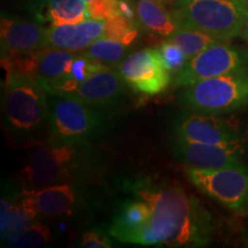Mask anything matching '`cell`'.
<instances>
[{
	"instance_id": "obj_19",
	"label": "cell",
	"mask_w": 248,
	"mask_h": 248,
	"mask_svg": "<svg viewBox=\"0 0 248 248\" xmlns=\"http://www.w3.org/2000/svg\"><path fill=\"white\" fill-rule=\"evenodd\" d=\"M135 9L137 21L150 32L168 38L178 29L175 17L162 0H136Z\"/></svg>"
},
{
	"instance_id": "obj_13",
	"label": "cell",
	"mask_w": 248,
	"mask_h": 248,
	"mask_svg": "<svg viewBox=\"0 0 248 248\" xmlns=\"http://www.w3.org/2000/svg\"><path fill=\"white\" fill-rule=\"evenodd\" d=\"M32 197L39 215L49 218L77 215L88 209L93 199L84 183L46 186L33 190Z\"/></svg>"
},
{
	"instance_id": "obj_29",
	"label": "cell",
	"mask_w": 248,
	"mask_h": 248,
	"mask_svg": "<svg viewBox=\"0 0 248 248\" xmlns=\"http://www.w3.org/2000/svg\"><path fill=\"white\" fill-rule=\"evenodd\" d=\"M162 1L164 2V4H171L173 6L176 4V2L178 1V0H162Z\"/></svg>"
},
{
	"instance_id": "obj_18",
	"label": "cell",
	"mask_w": 248,
	"mask_h": 248,
	"mask_svg": "<svg viewBox=\"0 0 248 248\" xmlns=\"http://www.w3.org/2000/svg\"><path fill=\"white\" fill-rule=\"evenodd\" d=\"M31 13L39 23L53 26L82 22L88 17L85 0H35Z\"/></svg>"
},
{
	"instance_id": "obj_10",
	"label": "cell",
	"mask_w": 248,
	"mask_h": 248,
	"mask_svg": "<svg viewBox=\"0 0 248 248\" xmlns=\"http://www.w3.org/2000/svg\"><path fill=\"white\" fill-rule=\"evenodd\" d=\"M126 85L145 95L160 94L171 83L159 48H145L130 54L117 67Z\"/></svg>"
},
{
	"instance_id": "obj_26",
	"label": "cell",
	"mask_w": 248,
	"mask_h": 248,
	"mask_svg": "<svg viewBox=\"0 0 248 248\" xmlns=\"http://www.w3.org/2000/svg\"><path fill=\"white\" fill-rule=\"evenodd\" d=\"M120 0H89L86 2L88 17L93 20L106 21L120 14Z\"/></svg>"
},
{
	"instance_id": "obj_17",
	"label": "cell",
	"mask_w": 248,
	"mask_h": 248,
	"mask_svg": "<svg viewBox=\"0 0 248 248\" xmlns=\"http://www.w3.org/2000/svg\"><path fill=\"white\" fill-rule=\"evenodd\" d=\"M101 37H105V21L86 18L77 23L52 24L46 32V47L80 53Z\"/></svg>"
},
{
	"instance_id": "obj_2",
	"label": "cell",
	"mask_w": 248,
	"mask_h": 248,
	"mask_svg": "<svg viewBox=\"0 0 248 248\" xmlns=\"http://www.w3.org/2000/svg\"><path fill=\"white\" fill-rule=\"evenodd\" d=\"M101 159L90 142L47 139L31 152L23 170L27 190L64 183H84L98 172Z\"/></svg>"
},
{
	"instance_id": "obj_15",
	"label": "cell",
	"mask_w": 248,
	"mask_h": 248,
	"mask_svg": "<svg viewBox=\"0 0 248 248\" xmlns=\"http://www.w3.org/2000/svg\"><path fill=\"white\" fill-rule=\"evenodd\" d=\"M47 28L16 17H1L0 44L2 55L26 54L46 47Z\"/></svg>"
},
{
	"instance_id": "obj_9",
	"label": "cell",
	"mask_w": 248,
	"mask_h": 248,
	"mask_svg": "<svg viewBox=\"0 0 248 248\" xmlns=\"http://www.w3.org/2000/svg\"><path fill=\"white\" fill-rule=\"evenodd\" d=\"M77 53L45 47L26 54L2 55L1 64L6 73L30 75L44 86L60 82L69 73Z\"/></svg>"
},
{
	"instance_id": "obj_21",
	"label": "cell",
	"mask_w": 248,
	"mask_h": 248,
	"mask_svg": "<svg viewBox=\"0 0 248 248\" xmlns=\"http://www.w3.org/2000/svg\"><path fill=\"white\" fill-rule=\"evenodd\" d=\"M167 39L178 45L184 51V53L187 55L188 59L195 57L200 52H202L203 49L209 47L210 45L222 42V40L217 39L215 37L208 35V33L186 27H179Z\"/></svg>"
},
{
	"instance_id": "obj_1",
	"label": "cell",
	"mask_w": 248,
	"mask_h": 248,
	"mask_svg": "<svg viewBox=\"0 0 248 248\" xmlns=\"http://www.w3.org/2000/svg\"><path fill=\"white\" fill-rule=\"evenodd\" d=\"M131 188L133 195L150 204L157 247H203L210 243L212 216L177 183L139 178Z\"/></svg>"
},
{
	"instance_id": "obj_5",
	"label": "cell",
	"mask_w": 248,
	"mask_h": 248,
	"mask_svg": "<svg viewBox=\"0 0 248 248\" xmlns=\"http://www.w3.org/2000/svg\"><path fill=\"white\" fill-rule=\"evenodd\" d=\"M48 94V139L61 142H90L106 130L105 114L73 95Z\"/></svg>"
},
{
	"instance_id": "obj_23",
	"label": "cell",
	"mask_w": 248,
	"mask_h": 248,
	"mask_svg": "<svg viewBox=\"0 0 248 248\" xmlns=\"http://www.w3.org/2000/svg\"><path fill=\"white\" fill-rule=\"evenodd\" d=\"M105 37L129 46L138 37V27L136 21L117 14L105 21Z\"/></svg>"
},
{
	"instance_id": "obj_7",
	"label": "cell",
	"mask_w": 248,
	"mask_h": 248,
	"mask_svg": "<svg viewBox=\"0 0 248 248\" xmlns=\"http://www.w3.org/2000/svg\"><path fill=\"white\" fill-rule=\"evenodd\" d=\"M198 190L238 215L248 213V168L202 169L186 167Z\"/></svg>"
},
{
	"instance_id": "obj_12",
	"label": "cell",
	"mask_w": 248,
	"mask_h": 248,
	"mask_svg": "<svg viewBox=\"0 0 248 248\" xmlns=\"http://www.w3.org/2000/svg\"><path fill=\"white\" fill-rule=\"evenodd\" d=\"M152 210L150 204L133 195L121 204L108 229L110 237L120 243L141 246H156L157 241L152 231Z\"/></svg>"
},
{
	"instance_id": "obj_20",
	"label": "cell",
	"mask_w": 248,
	"mask_h": 248,
	"mask_svg": "<svg viewBox=\"0 0 248 248\" xmlns=\"http://www.w3.org/2000/svg\"><path fill=\"white\" fill-rule=\"evenodd\" d=\"M104 68L106 64L92 60L83 53H77L67 76L55 84L44 86V89L49 94H69L77 85Z\"/></svg>"
},
{
	"instance_id": "obj_6",
	"label": "cell",
	"mask_w": 248,
	"mask_h": 248,
	"mask_svg": "<svg viewBox=\"0 0 248 248\" xmlns=\"http://www.w3.org/2000/svg\"><path fill=\"white\" fill-rule=\"evenodd\" d=\"M181 101L188 110L209 115H222L248 107V69L186 86Z\"/></svg>"
},
{
	"instance_id": "obj_8",
	"label": "cell",
	"mask_w": 248,
	"mask_h": 248,
	"mask_svg": "<svg viewBox=\"0 0 248 248\" xmlns=\"http://www.w3.org/2000/svg\"><path fill=\"white\" fill-rule=\"evenodd\" d=\"M248 69V49L218 42L191 58L176 76V86H190L202 79Z\"/></svg>"
},
{
	"instance_id": "obj_11",
	"label": "cell",
	"mask_w": 248,
	"mask_h": 248,
	"mask_svg": "<svg viewBox=\"0 0 248 248\" xmlns=\"http://www.w3.org/2000/svg\"><path fill=\"white\" fill-rule=\"evenodd\" d=\"M173 153L183 163L194 168H248L247 152L240 140L223 144H200L175 138Z\"/></svg>"
},
{
	"instance_id": "obj_3",
	"label": "cell",
	"mask_w": 248,
	"mask_h": 248,
	"mask_svg": "<svg viewBox=\"0 0 248 248\" xmlns=\"http://www.w3.org/2000/svg\"><path fill=\"white\" fill-rule=\"evenodd\" d=\"M2 111L9 133L16 139L31 140L48 128V94L35 77L6 73Z\"/></svg>"
},
{
	"instance_id": "obj_30",
	"label": "cell",
	"mask_w": 248,
	"mask_h": 248,
	"mask_svg": "<svg viewBox=\"0 0 248 248\" xmlns=\"http://www.w3.org/2000/svg\"><path fill=\"white\" fill-rule=\"evenodd\" d=\"M244 245L245 246H248V231L244 235Z\"/></svg>"
},
{
	"instance_id": "obj_4",
	"label": "cell",
	"mask_w": 248,
	"mask_h": 248,
	"mask_svg": "<svg viewBox=\"0 0 248 248\" xmlns=\"http://www.w3.org/2000/svg\"><path fill=\"white\" fill-rule=\"evenodd\" d=\"M173 6L178 28H192L229 42L239 36L248 0H178Z\"/></svg>"
},
{
	"instance_id": "obj_31",
	"label": "cell",
	"mask_w": 248,
	"mask_h": 248,
	"mask_svg": "<svg viewBox=\"0 0 248 248\" xmlns=\"http://www.w3.org/2000/svg\"><path fill=\"white\" fill-rule=\"evenodd\" d=\"M85 1H86V2H88V1H89V0H85Z\"/></svg>"
},
{
	"instance_id": "obj_24",
	"label": "cell",
	"mask_w": 248,
	"mask_h": 248,
	"mask_svg": "<svg viewBox=\"0 0 248 248\" xmlns=\"http://www.w3.org/2000/svg\"><path fill=\"white\" fill-rule=\"evenodd\" d=\"M52 240V233L48 226L42 223H32L14 239L8 241V247H42L47 246Z\"/></svg>"
},
{
	"instance_id": "obj_14",
	"label": "cell",
	"mask_w": 248,
	"mask_h": 248,
	"mask_svg": "<svg viewBox=\"0 0 248 248\" xmlns=\"http://www.w3.org/2000/svg\"><path fill=\"white\" fill-rule=\"evenodd\" d=\"M175 138L200 144H223L240 140L238 130L217 115L193 111L179 116L173 124Z\"/></svg>"
},
{
	"instance_id": "obj_25",
	"label": "cell",
	"mask_w": 248,
	"mask_h": 248,
	"mask_svg": "<svg viewBox=\"0 0 248 248\" xmlns=\"http://www.w3.org/2000/svg\"><path fill=\"white\" fill-rule=\"evenodd\" d=\"M161 58L170 74H178L190 59L184 53V51L170 40H164L159 47Z\"/></svg>"
},
{
	"instance_id": "obj_28",
	"label": "cell",
	"mask_w": 248,
	"mask_h": 248,
	"mask_svg": "<svg viewBox=\"0 0 248 248\" xmlns=\"http://www.w3.org/2000/svg\"><path fill=\"white\" fill-rule=\"evenodd\" d=\"M239 37H241V38H243L244 40H246V42L248 43V11H247L246 17H245L243 27H241Z\"/></svg>"
},
{
	"instance_id": "obj_16",
	"label": "cell",
	"mask_w": 248,
	"mask_h": 248,
	"mask_svg": "<svg viewBox=\"0 0 248 248\" xmlns=\"http://www.w3.org/2000/svg\"><path fill=\"white\" fill-rule=\"evenodd\" d=\"M124 83L119 70L109 67L97 71L76 86L69 94L97 108L115 105L124 94Z\"/></svg>"
},
{
	"instance_id": "obj_27",
	"label": "cell",
	"mask_w": 248,
	"mask_h": 248,
	"mask_svg": "<svg viewBox=\"0 0 248 248\" xmlns=\"http://www.w3.org/2000/svg\"><path fill=\"white\" fill-rule=\"evenodd\" d=\"M109 232L95 228L86 231L80 238L78 246L82 248H109L114 245L109 238Z\"/></svg>"
},
{
	"instance_id": "obj_22",
	"label": "cell",
	"mask_w": 248,
	"mask_h": 248,
	"mask_svg": "<svg viewBox=\"0 0 248 248\" xmlns=\"http://www.w3.org/2000/svg\"><path fill=\"white\" fill-rule=\"evenodd\" d=\"M80 53L104 64H115L125 59L128 46L107 37H101Z\"/></svg>"
}]
</instances>
